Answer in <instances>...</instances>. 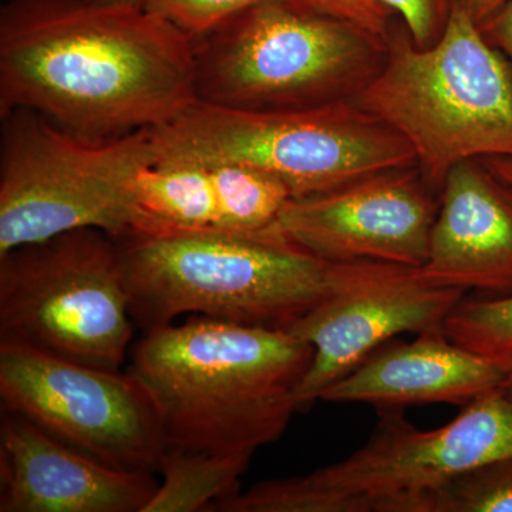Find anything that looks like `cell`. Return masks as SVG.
<instances>
[{"instance_id": "cell-1", "label": "cell", "mask_w": 512, "mask_h": 512, "mask_svg": "<svg viewBox=\"0 0 512 512\" xmlns=\"http://www.w3.org/2000/svg\"><path fill=\"white\" fill-rule=\"evenodd\" d=\"M195 96L194 40L134 3L8 0L0 116L25 109L84 138L170 123Z\"/></svg>"}, {"instance_id": "cell-2", "label": "cell", "mask_w": 512, "mask_h": 512, "mask_svg": "<svg viewBox=\"0 0 512 512\" xmlns=\"http://www.w3.org/2000/svg\"><path fill=\"white\" fill-rule=\"evenodd\" d=\"M313 350L291 330L192 315L147 330L127 372L146 389L167 446L252 457L299 412Z\"/></svg>"}, {"instance_id": "cell-3", "label": "cell", "mask_w": 512, "mask_h": 512, "mask_svg": "<svg viewBox=\"0 0 512 512\" xmlns=\"http://www.w3.org/2000/svg\"><path fill=\"white\" fill-rule=\"evenodd\" d=\"M131 316L147 330L183 315L289 329L332 291L333 264L279 225L116 239Z\"/></svg>"}, {"instance_id": "cell-4", "label": "cell", "mask_w": 512, "mask_h": 512, "mask_svg": "<svg viewBox=\"0 0 512 512\" xmlns=\"http://www.w3.org/2000/svg\"><path fill=\"white\" fill-rule=\"evenodd\" d=\"M352 100L407 140L439 194L454 165L512 158L511 64L458 0L433 46L394 23L382 67Z\"/></svg>"}, {"instance_id": "cell-5", "label": "cell", "mask_w": 512, "mask_h": 512, "mask_svg": "<svg viewBox=\"0 0 512 512\" xmlns=\"http://www.w3.org/2000/svg\"><path fill=\"white\" fill-rule=\"evenodd\" d=\"M387 42L288 0H259L194 40L197 100L225 109H312L352 100Z\"/></svg>"}, {"instance_id": "cell-6", "label": "cell", "mask_w": 512, "mask_h": 512, "mask_svg": "<svg viewBox=\"0 0 512 512\" xmlns=\"http://www.w3.org/2000/svg\"><path fill=\"white\" fill-rule=\"evenodd\" d=\"M150 134L157 165H249L282 181L291 198L417 167L407 140L353 100L281 111L225 109L195 100Z\"/></svg>"}, {"instance_id": "cell-7", "label": "cell", "mask_w": 512, "mask_h": 512, "mask_svg": "<svg viewBox=\"0 0 512 512\" xmlns=\"http://www.w3.org/2000/svg\"><path fill=\"white\" fill-rule=\"evenodd\" d=\"M0 121V256L74 229L144 234L134 183L156 164L150 128L92 140L32 110Z\"/></svg>"}, {"instance_id": "cell-8", "label": "cell", "mask_w": 512, "mask_h": 512, "mask_svg": "<svg viewBox=\"0 0 512 512\" xmlns=\"http://www.w3.org/2000/svg\"><path fill=\"white\" fill-rule=\"evenodd\" d=\"M134 325L106 232L74 229L0 256V342L121 370Z\"/></svg>"}, {"instance_id": "cell-9", "label": "cell", "mask_w": 512, "mask_h": 512, "mask_svg": "<svg viewBox=\"0 0 512 512\" xmlns=\"http://www.w3.org/2000/svg\"><path fill=\"white\" fill-rule=\"evenodd\" d=\"M2 409L120 470L158 473L167 441L136 377L0 342Z\"/></svg>"}, {"instance_id": "cell-10", "label": "cell", "mask_w": 512, "mask_h": 512, "mask_svg": "<svg viewBox=\"0 0 512 512\" xmlns=\"http://www.w3.org/2000/svg\"><path fill=\"white\" fill-rule=\"evenodd\" d=\"M505 457H512V400L495 390L429 431L383 410L365 446L301 478L323 493L369 501L373 512H421L424 494Z\"/></svg>"}, {"instance_id": "cell-11", "label": "cell", "mask_w": 512, "mask_h": 512, "mask_svg": "<svg viewBox=\"0 0 512 512\" xmlns=\"http://www.w3.org/2000/svg\"><path fill=\"white\" fill-rule=\"evenodd\" d=\"M463 298L460 289L427 284L413 266L333 264L332 291L288 329L313 350L295 390L299 412L394 336L443 330Z\"/></svg>"}, {"instance_id": "cell-12", "label": "cell", "mask_w": 512, "mask_h": 512, "mask_svg": "<svg viewBox=\"0 0 512 512\" xmlns=\"http://www.w3.org/2000/svg\"><path fill=\"white\" fill-rule=\"evenodd\" d=\"M419 167L360 178L336 190L289 198L279 225L330 264L373 261L420 268L439 198Z\"/></svg>"}, {"instance_id": "cell-13", "label": "cell", "mask_w": 512, "mask_h": 512, "mask_svg": "<svg viewBox=\"0 0 512 512\" xmlns=\"http://www.w3.org/2000/svg\"><path fill=\"white\" fill-rule=\"evenodd\" d=\"M154 474L97 460L20 414L0 423V512H143Z\"/></svg>"}, {"instance_id": "cell-14", "label": "cell", "mask_w": 512, "mask_h": 512, "mask_svg": "<svg viewBox=\"0 0 512 512\" xmlns=\"http://www.w3.org/2000/svg\"><path fill=\"white\" fill-rule=\"evenodd\" d=\"M417 272L439 288L511 295L512 190L483 160L448 171L429 254Z\"/></svg>"}, {"instance_id": "cell-15", "label": "cell", "mask_w": 512, "mask_h": 512, "mask_svg": "<svg viewBox=\"0 0 512 512\" xmlns=\"http://www.w3.org/2000/svg\"><path fill=\"white\" fill-rule=\"evenodd\" d=\"M504 375L487 359L448 339L444 330L372 353L333 383L320 400L365 403L380 410L420 404L466 406L500 390Z\"/></svg>"}, {"instance_id": "cell-16", "label": "cell", "mask_w": 512, "mask_h": 512, "mask_svg": "<svg viewBox=\"0 0 512 512\" xmlns=\"http://www.w3.org/2000/svg\"><path fill=\"white\" fill-rule=\"evenodd\" d=\"M146 231L171 234L214 227L215 194L210 171L197 165H150L134 183Z\"/></svg>"}, {"instance_id": "cell-17", "label": "cell", "mask_w": 512, "mask_h": 512, "mask_svg": "<svg viewBox=\"0 0 512 512\" xmlns=\"http://www.w3.org/2000/svg\"><path fill=\"white\" fill-rule=\"evenodd\" d=\"M248 456H222L167 446L161 458L156 494L143 512L211 511L215 504L239 493Z\"/></svg>"}, {"instance_id": "cell-18", "label": "cell", "mask_w": 512, "mask_h": 512, "mask_svg": "<svg viewBox=\"0 0 512 512\" xmlns=\"http://www.w3.org/2000/svg\"><path fill=\"white\" fill-rule=\"evenodd\" d=\"M208 171L215 194L217 228L252 232L272 227L291 198L282 181L249 165H212Z\"/></svg>"}, {"instance_id": "cell-19", "label": "cell", "mask_w": 512, "mask_h": 512, "mask_svg": "<svg viewBox=\"0 0 512 512\" xmlns=\"http://www.w3.org/2000/svg\"><path fill=\"white\" fill-rule=\"evenodd\" d=\"M443 330L448 339L501 370L500 392L512 400V293L494 299H461Z\"/></svg>"}, {"instance_id": "cell-20", "label": "cell", "mask_w": 512, "mask_h": 512, "mask_svg": "<svg viewBox=\"0 0 512 512\" xmlns=\"http://www.w3.org/2000/svg\"><path fill=\"white\" fill-rule=\"evenodd\" d=\"M421 512H512V457L473 468L424 494Z\"/></svg>"}, {"instance_id": "cell-21", "label": "cell", "mask_w": 512, "mask_h": 512, "mask_svg": "<svg viewBox=\"0 0 512 512\" xmlns=\"http://www.w3.org/2000/svg\"><path fill=\"white\" fill-rule=\"evenodd\" d=\"M256 2L259 0H141V6L197 40Z\"/></svg>"}, {"instance_id": "cell-22", "label": "cell", "mask_w": 512, "mask_h": 512, "mask_svg": "<svg viewBox=\"0 0 512 512\" xmlns=\"http://www.w3.org/2000/svg\"><path fill=\"white\" fill-rule=\"evenodd\" d=\"M288 2L345 20L384 42L389 39L394 23L399 19L396 13L380 0H288Z\"/></svg>"}, {"instance_id": "cell-23", "label": "cell", "mask_w": 512, "mask_h": 512, "mask_svg": "<svg viewBox=\"0 0 512 512\" xmlns=\"http://www.w3.org/2000/svg\"><path fill=\"white\" fill-rule=\"evenodd\" d=\"M402 20L413 42L433 46L443 35L457 0H380Z\"/></svg>"}, {"instance_id": "cell-24", "label": "cell", "mask_w": 512, "mask_h": 512, "mask_svg": "<svg viewBox=\"0 0 512 512\" xmlns=\"http://www.w3.org/2000/svg\"><path fill=\"white\" fill-rule=\"evenodd\" d=\"M478 28L484 39L500 50L512 67V0H505L504 5L480 23Z\"/></svg>"}, {"instance_id": "cell-25", "label": "cell", "mask_w": 512, "mask_h": 512, "mask_svg": "<svg viewBox=\"0 0 512 512\" xmlns=\"http://www.w3.org/2000/svg\"><path fill=\"white\" fill-rule=\"evenodd\" d=\"M458 2L467 9L477 25H480L485 19L490 18L495 10L503 6L505 0H458Z\"/></svg>"}, {"instance_id": "cell-26", "label": "cell", "mask_w": 512, "mask_h": 512, "mask_svg": "<svg viewBox=\"0 0 512 512\" xmlns=\"http://www.w3.org/2000/svg\"><path fill=\"white\" fill-rule=\"evenodd\" d=\"M483 161L493 174L512 190V158L491 157L483 158Z\"/></svg>"}, {"instance_id": "cell-27", "label": "cell", "mask_w": 512, "mask_h": 512, "mask_svg": "<svg viewBox=\"0 0 512 512\" xmlns=\"http://www.w3.org/2000/svg\"><path fill=\"white\" fill-rule=\"evenodd\" d=\"M107 2L134 3V5H141V0H107Z\"/></svg>"}]
</instances>
